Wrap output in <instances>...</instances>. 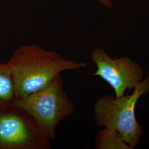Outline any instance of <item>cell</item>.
I'll list each match as a JSON object with an SVG mask.
<instances>
[{
  "label": "cell",
  "mask_w": 149,
  "mask_h": 149,
  "mask_svg": "<svg viewBox=\"0 0 149 149\" xmlns=\"http://www.w3.org/2000/svg\"><path fill=\"white\" fill-rule=\"evenodd\" d=\"M91 59L97 66L92 75L106 81L113 88L116 97L124 95L127 88H134L143 79L141 66L128 57L113 59L102 49L97 48L92 52Z\"/></svg>",
  "instance_id": "cell-5"
},
{
  "label": "cell",
  "mask_w": 149,
  "mask_h": 149,
  "mask_svg": "<svg viewBox=\"0 0 149 149\" xmlns=\"http://www.w3.org/2000/svg\"><path fill=\"white\" fill-rule=\"evenodd\" d=\"M8 63L18 98L42 90L64 71L79 70L87 66L85 63L65 59L59 53L45 50L38 44L17 49Z\"/></svg>",
  "instance_id": "cell-1"
},
{
  "label": "cell",
  "mask_w": 149,
  "mask_h": 149,
  "mask_svg": "<svg viewBox=\"0 0 149 149\" xmlns=\"http://www.w3.org/2000/svg\"><path fill=\"white\" fill-rule=\"evenodd\" d=\"M99 2L104 6L108 8H111L112 7V2L111 0H98Z\"/></svg>",
  "instance_id": "cell-8"
},
{
  "label": "cell",
  "mask_w": 149,
  "mask_h": 149,
  "mask_svg": "<svg viewBox=\"0 0 149 149\" xmlns=\"http://www.w3.org/2000/svg\"><path fill=\"white\" fill-rule=\"evenodd\" d=\"M15 107L27 113L50 140L56 139L59 123L72 116L75 109L64 90L61 74L42 90L18 98Z\"/></svg>",
  "instance_id": "cell-3"
},
{
  "label": "cell",
  "mask_w": 149,
  "mask_h": 149,
  "mask_svg": "<svg viewBox=\"0 0 149 149\" xmlns=\"http://www.w3.org/2000/svg\"><path fill=\"white\" fill-rule=\"evenodd\" d=\"M149 91L148 76L135 87L131 95L116 98L106 95L98 98L94 104L96 124L118 132L130 148L137 146L143 130L137 122L135 109L140 96Z\"/></svg>",
  "instance_id": "cell-2"
},
{
  "label": "cell",
  "mask_w": 149,
  "mask_h": 149,
  "mask_svg": "<svg viewBox=\"0 0 149 149\" xmlns=\"http://www.w3.org/2000/svg\"><path fill=\"white\" fill-rule=\"evenodd\" d=\"M50 141L21 109L0 111V149H49Z\"/></svg>",
  "instance_id": "cell-4"
},
{
  "label": "cell",
  "mask_w": 149,
  "mask_h": 149,
  "mask_svg": "<svg viewBox=\"0 0 149 149\" xmlns=\"http://www.w3.org/2000/svg\"><path fill=\"white\" fill-rule=\"evenodd\" d=\"M17 99L10 64H0V111L15 107Z\"/></svg>",
  "instance_id": "cell-6"
},
{
  "label": "cell",
  "mask_w": 149,
  "mask_h": 149,
  "mask_svg": "<svg viewBox=\"0 0 149 149\" xmlns=\"http://www.w3.org/2000/svg\"><path fill=\"white\" fill-rule=\"evenodd\" d=\"M96 146L99 149H131L119 134L106 128L97 134Z\"/></svg>",
  "instance_id": "cell-7"
}]
</instances>
